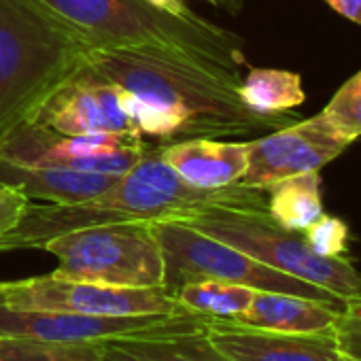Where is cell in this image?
Listing matches in <instances>:
<instances>
[{
  "mask_svg": "<svg viewBox=\"0 0 361 361\" xmlns=\"http://www.w3.org/2000/svg\"><path fill=\"white\" fill-rule=\"evenodd\" d=\"M266 202V190L243 183L219 190L194 188L164 161L159 147H153L147 149L140 161L121 174L106 192L90 200L47 207L30 204L22 224L11 234L0 238V253L43 249L47 240L90 226L180 219L213 207H257Z\"/></svg>",
  "mask_w": 361,
  "mask_h": 361,
  "instance_id": "6da1fadb",
  "label": "cell"
},
{
  "mask_svg": "<svg viewBox=\"0 0 361 361\" xmlns=\"http://www.w3.org/2000/svg\"><path fill=\"white\" fill-rule=\"evenodd\" d=\"M87 64L109 83L176 111L185 119L188 138H243L300 119L291 113H253L238 96L240 75L166 49H92Z\"/></svg>",
  "mask_w": 361,
  "mask_h": 361,
  "instance_id": "7a4b0ae2",
  "label": "cell"
},
{
  "mask_svg": "<svg viewBox=\"0 0 361 361\" xmlns=\"http://www.w3.org/2000/svg\"><path fill=\"white\" fill-rule=\"evenodd\" d=\"M92 49L43 0H0V142L37 121Z\"/></svg>",
  "mask_w": 361,
  "mask_h": 361,
  "instance_id": "3957f363",
  "label": "cell"
},
{
  "mask_svg": "<svg viewBox=\"0 0 361 361\" xmlns=\"http://www.w3.org/2000/svg\"><path fill=\"white\" fill-rule=\"evenodd\" d=\"M94 49H166L209 68L240 75L247 66L236 32L202 16L178 18L147 0H43Z\"/></svg>",
  "mask_w": 361,
  "mask_h": 361,
  "instance_id": "277c9868",
  "label": "cell"
},
{
  "mask_svg": "<svg viewBox=\"0 0 361 361\" xmlns=\"http://www.w3.org/2000/svg\"><path fill=\"white\" fill-rule=\"evenodd\" d=\"M183 221L253 259L312 283L334 293L344 304L361 298V274L348 257H321L304 240L302 232H291L279 226L268 202L257 207H213L180 217Z\"/></svg>",
  "mask_w": 361,
  "mask_h": 361,
  "instance_id": "5b68a950",
  "label": "cell"
},
{
  "mask_svg": "<svg viewBox=\"0 0 361 361\" xmlns=\"http://www.w3.org/2000/svg\"><path fill=\"white\" fill-rule=\"evenodd\" d=\"M58 257L56 279L109 287H164L166 266L153 221H119L66 232L43 245Z\"/></svg>",
  "mask_w": 361,
  "mask_h": 361,
  "instance_id": "8992f818",
  "label": "cell"
},
{
  "mask_svg": "<svg viewBox=\"0 0 361 361\" xmlns=\"http://www.w3.org/2000/svg\"><path fill=\"white\" fill-rule=\"evenodd\" d=\"M153 232L159 240L166 266L164 289L168 293H176L178 287L194 281H224L251 287L255 291H279L302 295L319 302H327L334 306H344L334 293L279 272L251 255L183 224L178 219H161L153 221Z\"/></svg>",
  "mask_w": 361,
  "mask_h": 361,
  "instance_id": "52a82bcc",
  "label": "cell"
},
{
  "mask_svg": "<svg viewBox=\"0 0 361 361\" xmlns=\"http://www.w3.org/2000/svg\"><path fill=\"white\" fill-rule=\"evenodd\" d=\"M0 302L18 310H62L94 317H180L188 312L164 287L128 289L96 283L66 281L51 274L9 283Z\"/></svg>",
  "mask_w": 361,
  "mask_h": 361,
  "instance_id": "ba28073f",
  "label": "cell"
},
{
  "mask_svg": "<svg viewBox=\"0 0 361 361\" xmlns=\"http://www.w3.org/2000/svg\"><path fill=\"white\" fill-rule=\"evenodd\" d=\"M140 134H60L41 123H28L0 142V155L37 166L71 168L94 174H126L147 153Z\"/></svg>",
  "mask_w": 361,
  "mask_h": 361,
  "instance_id": "9c48e42d",
  "label": "cell"
},
{
  "mask_svg": "<svg viewBox=\"0 0 361 361\" xmlns=\"http://www.w3.org/2000/svg\"><path fill=\"white\" fill-rule=\"evenodd\" d=\"M198 314L94 317L62 310H18L0 302V338H30L43 342H104L138 334H183L209 327Z\"/></svg>",
  "mask_w": 361,
  "mask_h": 361,
  "instance_id": "30bf717a",
  "label": "cell"
},
{
  "mask_svg": "<svg viewBox=\"0 0 361 361\" xmlns=\"http://www.w3.org/2000/svg\"><path fill=\"white\" fill-rule=\"evenodd\" d=\"M350 142L317 113L289 126L249 140V164L243 185L266 190L272 183L302 172H319L334 161Z\"/></svg>",
  "mask_w": 361,
  "mask_h": 361,
  "instance_id": "8fae6325",
  "label": "cell"
},
{
  "mask_svg": "<svg viewBox=\"0 0 361 361\" xmlns=\"http://www.w3.org/2000/svg\"><path fill=\"white\" fill-rule=\"evenodd\" d=\"M37 123L60 134H140L121 106L119 90L90 64L39 113Z\"/></svg>",
  "mask_w": 361,
  "mask_h": 361,
  "instance_id": "7c38bea8",
  "label": "cell"
},
{
  "mask_svg": "<svg viewBox=\"0 0 361 361\" xmlns=\"http://www.w3.org/2000/svg\"><path fill=\"white\" fill-rule=\"evenodd\" d=\"M209 338L234 361H338L340 357L331 334H281L211 321Z\"/></svg>",
  "mask_w": 361,
  "mask_h": 361,
  "instance_id": "4fadbf2b",
  "label": "cell"
},
{
  "mask_svg": "<svg viewBox=\"0 0 361 361\" xmlns=\"http://www.w3.org/2000/svg\"><path fill=\"white\" fill-rule=\"evenodd\" d=\"M159 155L190 185L219 190L240 183L249 164V140L183 138L159 145Z\"/></svg>",
  "mask_w": 361,
  "mask_h": 361,
  "instance_id": "5bb4252c",
  "label": "cell"
},
{
  "mask_svg": "<svg viewBox=\"0 0 361 361\" xmlns=\"http://www.w3.org/2000/svg\"><path fill=\"white\" fill-rule=\"evenodd\" d=\"M119 176L117 174H94L79 172L71 168L37 166L13 161L0 155V180L18 192H22L30 202L43 200L49 204H75L90 200L106 192Z\"/></svg>",
  "mask_w": 361,
  "mask_h": 361,
  "instance_id": "9a60e30c",
  "label": "cell"
},
{
  "mask_svg": "<svg viewBox=\"0 0 361 361\" xmlns=\"http://www.w3.org/2000/svg\"><path fill=\"white\" fill-rule=\"evenodd\" d=\"M342 308L291 293L255 291L251 306L234 323L281 334H331Z\"/></svg>",
  "mask_w": 361,
  "mask_h": 361,
  "instance_id": "2e32d148",
  "label": "cell"
},
{
  "mask_svg": "<svg viewBox=\"0 0 361 361\" xmlns=\"http://www.w3.org/2000/svg\"><path fill=\"white\" fill-rule=\"evenodd\" d=\"M102 361H234L209 338V327L183 334H138L100 342Z\"/></svg>",
  "mask_w": 361,
  "mask_h": 361,
  "instance_id": "e0dca14e",
  "label": "cell"
},
{
  "mask_svg": "<svg viewBox=\"0 0 361 361\" xmlns=\"http://www.w3.org/2000/svg\"><path fill=\"white\" fill-rule=\"evenodd\" d=\"M270 217L291 232H304L323 213L321 174L302 172L266 188Z\"/></svg>",
  "mask_w": 361,
  "mask_h": 361,
  "instance_id": "ac0fdd59",
  "label": "cell"
},
{
  "mask_svg": "<svg viewBox=\"0 0 361 361\" xmlns=\"http://www.w3.org/2000/svg\"><path fill=\"white\" fill-rule=\"evenodd\" d=\"M240 100L259 115H281L304 104L302 77L281 68H249L238 85Z\"/></svg>",
  "mask_w": 361,
  "mask_h": 361,
  "instance_id": "d6986e66",
  "label": "cell"
},
{
  "mask_svg": "<svg viewBox=\"0 0 361 361\" xmlns=\"http://www.w3.org/2000/svg\"><path fill=\"white\" fill-rule=\"evenodd\" d=\"M253 295L255 289L251 287L211 281V279L185 283L174 293L178 304L188 312H194L209 321H226V323L238 321L251 306Z\"/></svg>",
  "mask_w": 361,
  "mask_h": 361,
  "instance_id": "ffe728a7",
  "label": "cell"
},
{
  "mask_svg": "<svg viewBox=\"0 0 361 361\" xmlns=\"http://www.w3.org/2000/svg\"><path fill=\"white\" fill-rule=\"evenodd\" d=\"M0 361H102L100 342L0 338Z\"/></svg>",
  "mask_w": 361,
  "mask_h": 361,
  "instance_id": "44dd1931",
  "label": "cell"
},
{
  "mask_svg": "<svg viewBox=\"0 0 361 361\" xmlns=\"http://www.w3.org/2000/svg\"><path fill=\"white\" fill-rule=\"evenodd\" d=\"M321 113L348 142L357 140L361 136V85L357 77H350Z\"/></svg>",
  "mask_w": 361,
  "mask_h": 361,
  "instance_id": "7402d4cb",
  "label": "cell"
},
{
  "mask_svg": "<svg viewBox=\"0 0 361 361\" xmlns=\"http://www.w3.org/2000/svg\"><path fill=\"white\" fill-rule=\"evenodd\" d=\"M306 245L321 257H346L348 253V226L344 219L321 213L304 232Z\"/></svg>",
  "mask_w": 361,
  "mask_h": 361,
  "instance_id": "603a6c76",
  "label": "cell"
},
{
  "mask_svg": "<svg viewBox=\"0 0 361 361\" xmlns=\"http://www.w3.org/2000/svg\"><path fill=\"white\" fill-rule=\"evenodd\" d=\"M331 336L344 361H361V298L344 304Z\"/></svg>",
  "mask_w": 361,
  "mask_h": 361,
  "instance_id": "cb8c5ba5",
  "label": "cell"
},
{
  "mask_svg": "<svg viewBox=\"0 0 361 361\" xmlns=\"http://www.w3.org/2000/svg\"><path fill=\"white\" fill-rule=\"evenodd\" d=\"M30 200L16 188L0 180V238L11 234L30 209Z\"/></svg>",
  "mask_w": 361,
  "mask_h": 361,
  "instance_id": "d4e9b609",
  "label": "cell"
},
{
  "mask_svg": "<svg viewBox=\"0 0 361 361\" xmlns=\"http://www.w3.org/2000/svg\"><path fill=\"white\" fill-rule=\"evenodd\" d=\"M325 3L346 20L361 26V0H325Z\"/></svg>",
  "mask_w": 361,
  "mask_h": 361,
  "instance_id": "484cf974",
  "label": "cell"
},
{
  "mask_svg": "<svg viewBox=\"0 0 361 361\" xmlns=\"http://www.w3.org/2000/svg\"><path fill=\"white\" fill-rule=\"evenodd\" d=\"M147 3H151V5H155L157 9H161V11H168V13H172V16H178V18H192V16H196L183 0H147Z\"/></svg>",
  "mask_w": 361,
  "mask_h": 361,
  "instance_id": "4316f807",
  "label": "cell"
},
{
  "mask_svg": "<svg viewBox=\"0 0 361 361\" xmlns=\"http://www.w3.org/2000/svg\"><path fill=\"white\" fill-rule=\"evenodd\" d=\"M209 3L228 11L230 16H238L245 9V0H209Z\"/></svg>",
  "mask_w": 361,
  "mask_h": 361,
  "instance_id": "83f0119b",
  "label": "cell"
},
{
  "mask_svg": "<svg viewBox=\"0 0 361 361\" xmlns=\"http://www.w3.org/2000/svg\"><path fill=\"white\" fill-rule=\"evenodd\" d=\"M7 287H9V283H7V281H0V293H3Z\"/></svg>",
  "mask_w": 361,
  "mask_h": 361,
  "instance_id": "f1b7e54d",
  "label": "cell"
},
{
  "mask_svg": "<svg viewBox=\"0 0 361 361\" xmlns=\"http://www.w3.org/2000/svg\"><path fill=\"white\" fill-rule=\"evenodd\" d=\"M355 77H357V81H359V85H361V71H359V73H357Z\"/></svg>",
  "mask_w": 361,
  "mask_h": 361,
  "instance_id": "f546056e",
  "label": "cell"
},
{
  "mask_svg": "<svg viewBox=\"0 0 361 361\" xmlns=\"http://www.w3.org/2000/svg\"><path fill=\"white\" fill-rule=\"evenodd\" d=\"M338 361H344V359H342V357H338Z\"/></svg>",
  "mask_w": 361,
  "mask_h": 361,
  "instance_id": "4dcf8cb0",
  "label": "cell"
}]
</instances>
